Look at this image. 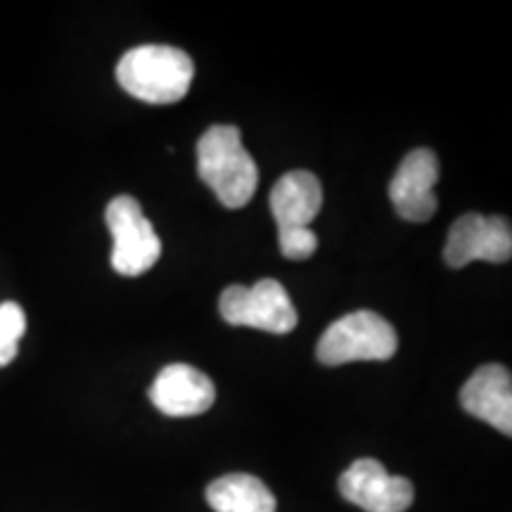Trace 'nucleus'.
Masks as SVG:
<instances>
[{"label":"nucleus","instance_id":"f257e3e1","mask_svg":"<svg viewBox=\"0 0 512 512\" xmlns=\"http://www.w3.org/2000/svg\"><path fill=\"white\" fill-rule=\"evenodd\" d=\"M197 174L228 209L247 207L259 185L254 157L238 126H211L197 143Z\"/></svg>","mask_w":512,"mask_h":512},{"label":"nucleus","instance_id":"f03ea898","mask_svg":"<svg viewBox=\"0 0 512 512\" xmlns=\"http://www.w3.org/2000/svg\"><path fill=\"white\" fill-rule=\"evenodd\" d=\"M192 76V57L174 46L131 48L117 64L119 86L147 105H174L183 100Z\"/></svg>","mask_w":512,"mask_h":512},{"label":"nucleus","instance_id":"7ed1b4c3","mask_svg":"<svg viewBox=\"0 0 512 512\" xmlns=\"http://www.w3.org/2000/svg\"><path fill=\"white\" fill-rule=\"evenodd\" d=\"M399 337L389 320L375 311H354L330 325L320 337L316 356L323 366H344L354 361H389Z\"/></svg>","mask_w":512,"mask_h":512},{"label":"nucleus","instance_id":"20e7f679","mask_svg":"<svg viewBox=\"0 0 512 512\" xmlns=\"http://www.w3.org/2000/svg\"><path fill=\"white\" fill-rule=\"evenodd\" d=\"M221 316L230 325L287 335L297 328L299 316L290 294L278 280L264 278L252 287L230 285L219 299Z\"/></svg>","mask_w":512,"mask_h":512},{"label":"nucleus","instance_id":"39448f33","mask_svg":"<svg viewBox=\"0 0 512 512\" xmlns=\"http://www.w3.org/2000/svg\"><path fill=\"white\" fill-rule=\"evenodd\" d=\"M107 226L114 238L112 268L126 278H136L150 271L162 256V240L155 226L147 221L138 200L119 195L105 211Z\"/></svg>","mask_w":512,"mask_h":512},{"label":"nucleus","instance_id":"423d86ee","mask_svg":"<svg viewBox=\"0 0 512 512\" xmlns=\"http://www.w3.org/2000/svg\"><path fill=\"white\" fill-rule=\"evenodd\" d=\"M512 254L510 221L503 216L465 214L451 226L444 259L451 268H465L472 261L503 264Z\"/></svg>","mask_w":512,"mask_h":512},{"label":"nucleus","instance_id":"0eeeda50","mask_svg":"<svg viewBox=\"0 0 512 512\" xmlns=\"http://www.w3.org/2000/svg\"><path fill=\"white\" fill-rule=\"evenodd\" d=\"M339 494L366 512H406L413 503V484L389 475L377 460L361 458L339 477Z\"/></svg>","mask_w":512,"mask_h":512},{"label":"nucleus","instance_id":"6e6552de","mask_svg":"<svg viewBox=\"0 0 512 512\" xmlns=\"http://www.w3.org/2000/svg\"><path fill=\"white\" fill-rule=\"evenodd\" d=\"M439 181V159L432 150H413L389 183V200L403 221L425 223L437 214V195L434 185Z\"/></svg>","mask_w":512,"mask_h":512},{"label":"nucleus","instance_id":"1a4fd4ad","mask_svg":"<svg viewBox=\"0 0 512 512\" xmlns=\"http://www.w3.org/2000/svg\"><path fill=\"white\" fill-rule=\"evenodd\" d=\"M150 401L169 418H190L214 406L216 387L202 370L174 363L159 370L150 387Z\"/></svg>","mask_w":512,"mask_h":512},{"label":"nucleus","instance_id":"9d476101","mask_svg":"<svg viewBox=\"0 0 512 512\" xmlns=\"http://www.w3.org/2000/svg\"><path fill=\"white\" fill-rule=\"evenodd\" d=\"M460 403L470 415L489 422L498 432L512 434V377L498 363L477 368L460 389Z\"/></svg>","mask_w":512,"mask_h":512},{"label":"nucleus","instance_id":"9b49d317","mask_svg":"<svg viewBox=\"0 0 512 512\" xmlns=\"http://www.w3.org/2000/svg\"><path fill=\"white\" fill-rule=\"evenodd\" d=\"M320 207H323V188L311 171H290L273 185L271 211L278 230L311 228Z\"/></svg>","mask_w":512,"mask_h":512},{"label":"nucleus","instance_id":"f8f14e48","mask_svg":"<svg viewBox=\"0 0 512 512\" xmlns=\"http://www.w3.org/2000/svg\"><path fill=\"white\" fill-rule=\"evenodd\" d=\"M207 503L214 512H275L271 489L254 475H226L207 486Z\"/></svg>","mask_w":512,"mask_h":512},{"label":"nucleus","instance_id":"ddd939ff","mask_svg":"<svg viewBox=\"0 0 512 512\" xmlns=\"http://www.w3.org/2000/svg\"><path fill=\"white\" fill-rule=\"evenodd\" d=\"M27 332V316L15 302L0 304V368L15 361L19 339Z\"/></svg>","mask_w":512,"mask_h":512},{"label":"nucleus","instance_id":"4468645a","mask_svg":"<svg viewBox=\"0 0 512 512\" xmlns=\"http://www.w3.org/2000/svg\"><path fill=\"white\" fill-rule=\"evenodd\" d=\"M278 245L285 259L304 261L318 249V238L311 228H285L278 230Z\"/></svg>","mask_w":512,"mask_h":512}]
</instances>
